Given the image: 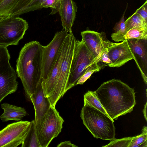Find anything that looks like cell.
<instances>
[{
  "label": "cell",
  "mask_w": 147,
  "mask_h": 147,
  "mask_svg": "<svg viewBox=\"0 0 147 147\" xmlns=\"http://www.w3.org/2000/svg\"><path fill=\"white\" fill-rule=\"evenodd\" d=\"M61 0H45L41 5V7L46 8L50 7L51 10L50 15H54L58 12Z\"/></svg>",
  "instance_id": "d4e9b609"
},
{
  "label": "cell",
  "mask_w": 147,
  "mask_h": 147,
  "mask_svg": "<svg viewBox=\"0 0 147 147\" xmlns=\"http://www.w3.org/2000/svg\"><path fill=\"white\" fill-rule=\"evenodd\" d=\"M30 122L20 121L8 125L0 131V147H17L23 142Z\"/></svg>",
  "instance_id": "30bf717a"
},
{
  "label": "cell",
  "mask_w": 147,
  "mask_h": 147,
  "mask_svg": "<svg viewBox=\"0 0 147 147\" xmlns=\"http://www.w3.org/2000/svg\"><path fill=\"white\" fill-rule=\"evenodd\" d=\"M68 34V32L63 28L61 31L56 33L49 44L43 46L42 65L43 81H45L48 78Z\"/></svg>",
  "instance_id": "9c48e42d"
},
{
  "label": "cell",
  "mask_w": 147,
  "mask_h": 147,
  "mask_svg": "<svg viewBox=\"0 0 147 147\" xmlns=\"http://www.w3.org/2000/svg\"><path fill=\"white\" fill-rule=\"evenodd\" d=\"M28 0H0V16H17L27 13Z\"/></svg>",
  "instance_id": "2e32d148"
},
{
  "label": "cell",
  "mask_w": 147,
  "mask_h": 147,
  "mask_svg": "<svg viewBox=\"0 0 147 147\" xmlns=\"http://www.w3.org/2000/svg\"><path fill=\"white\" fill-rule=\"evenodd\" d=\"M107 54L112 64L111 67H119L133 59L127 40L118 43L113 42L107 48Z\"/></svg>",
  "instance_id": "4fadbf2b"
},
{
  "label": "cell",
  "mask_w": 147,
  "mask_h": 147,
  "mask_svg": "<svg viewBox=\"0 0 147 147\" xmlns=\"http://www.w3.org/2000/svg\"><path fill=\"white\" fill-rule=\"evenodd\" d=\"M127 5L120 20L115 24L113 28L114 32L111 35L112 39L116 42L123 41V37L125 33L124 16Z\"/></svg>",
  "instance_id": "d6986e66"
},
{
  "label": "cell",
  "mask_w": 147,
  "mask_h": 147,
  "mask_svg": "<svg viewBox=\"0 0 147 147\" xmlns=\"http://www.w3.org/2000/svg\"><path fill=\"white\" fill-rule=\"evenodd\" d=\"M107 49L104 52L100 59L98 61L97 63L99 67L101 69L106 66L111 67L112 63L110 59L108 54Z\"/></svg>",
  "instance_id": "4316f807"
},
{
  "label": "cell",
  "mask_w": 147,
  "mask_h": 147,
  "mask_svg": "<svg viewBox=\"0 0 147 147\" xmlns=\"http://www.w3.org/2000/svg\"><path fill=\"white\" fill-rule=\"evenodd\" d=\"M76 40L73 33H68L65 40V50L60 65L55 92V102L56 104L65 93Z\"/></svg>",
  "instance_id": "ba28073f"
},
{
  "label": "cell",
  "mask_w": 147,
  "mask_h": 147,
  "mask_svg": "<svg viewBox=\"0 0 147 147\" xmlns=\"http://www.w3.org/2000/svg\"><path fill=\"white\" fill-rule=\"evenodd\" d=\"M94 92L113 120L131 112L136 104L134 89L119 80L113 79L104 82Z\"/></svg>",
  "instance_id": "6da1fadb"
},
{
  "label": "cell",
  "mask_w": 147,
  "mask_h": 147,
  "mask_svg": "<svg viewBox=\"0 0 147 147\" xmlns=\"http://www.w3.org/2000/svg\"><path fill=\"white\" fill-rule=\"evenodd\" d=\"M134 59L145 83H147V40H127Z\"/></svg>",
  "instance_id": "7c38bea8"
},
{
  "label": "cell",
  "mask_w": 147,
  "mask_h": 147,
  "mask_svg": "<svg viewBox=\"0 0 147 147\" xmlns=\"http://www.w3.org/2000/svg\"><path fill=\"white\" fill-rule=\"evenodd\" d=\"M147 102L144 105V107L143 110V112L144 117V118L146 121H147V115H146V110H147Z\"/></svg>",
  "instance_id": "4dcf8cb0"
},
{
  "label": "cell",
  "mask_w": 147,
  "mask_h": 147,
  "mask_svg": "<svg viewBox=\"0 0 147 147\" xmlns=\"http://www.w3.org/2000/svg\"><path fill=\"white\" fill-rule=\"evenodd\" d=\"M84 105H88L94 107L109 116L94 92L88 91L84 94Z\"/></svg>",
  "instance_id": "44dd1931"
},
{
  "label": "cell",
  "mask_w": 147,
  "mask_h": 147,
  "mask_svg": "<svg viewBox=\"0 0 147 147\" xmlns=\"http://www.w3.org/2000/svg\"><path fill=\"white\" fill-rule=\"evenodd\" d=\"M42 80L41 78L31 101L34 107L35 125L40 122L51 105L48 98L44 95L42 84Z\"/></svg>",
  "instance_id": "5bb4252c"
},
{
  "label": "cell",
  "mask_w": 147,
  "mask_h": 147,
  "mask_svg": "<svg viewBox=\"0 0 147 147\" xmlns=\"http://www.w3.org/2000/svg\"><path fill=\"white\" fill-rule=\"evenodd\" d=\"M82 40L95 58L96 63L107 49L113 43L107 40L105 33L87 28L80 32Z\"/></svg>",
  "instance_id": "8fae6325"
},
{
  "label": "cell",
  "mask_w": 147,
  "mask_h": 147,
  "mask_svg": "<svg viewBox=\"0 0 147 147\" xmlns=\"http://www.w3.org/2000/svg\"><path fill=\"white\" fill-rule=\"evenodd\" d=\"M21 144L22 147H41L36 135L34 120L30 122V128Z\"/></svg>",
  "instance_id": "ac0fdd59"
},
{
  "label": "cell",
  "mask_w": 147,
  "mask_h": 147,
  "mask_svg": "<svg viewBox=\"0 0 147 147\" xmlns=\"http://www.w3.org/2000/svg\"><path fill=\"white\" fill-rule=\"evenodd\" d=\"M96 63L95 58L83 41L76 40L65 93L76 85L79 79L88 68Z\"/></svg>",
  "instance_id": "277c9868"
},
{
  "label": "cell",
  "mask_w": 147,
  "mask_h": 147,
  "mask_svg": "<svg viewBox=\"0 0 147 147\" xmlns=\"http://www.w3.org/2000/svg\"><path fill=\"white\" fill-rule=\"evenodd\" d=\"M43 46L32 41L26 44L16 61V71L21 80L27 98L31 101L42 78Z\"/></svg>",
  "instance_id": "7a4b0ae2"
},
{
  "label": "cell",
  "mask_w": 147,
  "mask_h": 147,
  "mask_svg": "<svg viewBox=\"0 0 147 147\" xmlns=\"http://www.w3.org/2000/svg\"><path fill=\"white\" fill-rule=\"evenodd\" d=\"M45 0H28V12L41 9V5Z\"/></svg>",
  "instance_id": "83f0119b"
},
{
  "label": "cell",
  "mask_w": 147,
  "mask_h": 147,
  "mask_svg": "<svg viewBox=\"0 0 147 147\" xmlns=\"http://www.w3.org/2000/svg\"><path fill=\"white\" fill-rule=\"evenodd\" d=\"M131 39L147 40V28L136 27L127 31L123 37V41Z\"/></svg>",
  "instance_id": "7402d4cb"
},
{
  "label": "cell",
  "mask_w": 147,
  "mask_h": 147,
  "mask_svg": "<svg viewBox=\"0 0 147 147\" xmlns=\"http://www.w3.org/2000/svg\"><path fill=\"white\" fill-rule=\"evenodd\" d=\"M147 1L135 11L145 20L147 22Z\"/></svg>",
  "instance_id": "f1b7e54d"
},
{
  "label": "cell",
  "mask_w": 147,
  "mask_h": 147,
  "mask_svg": "<svg viewBox=\"0 0 147 147\" xmlns=\"http://www.w3.org/2000/svg\"><path fill=\"white\" fill-rule=\"evenodd\" d=\"M5 17L0 16V21L1 20Z\"/></svg>",
  "instance_id": "1f68e13d"
},
{
  "label": "cell",
  "mask_w": 147,
  "mask_h": 147,
  "mask_svg": "<svg viewBox=\"0 0 147 147\" xmlns=\"http://www.w3.org/2000/svg\"><path fill=\"white\" fill-rule=\"evenodd\" d=\"M28 27L27 22L22 18L5 17L0 21V46L17 45Z\"/></svg>",
  "instance_id": "8992f818"
},
{
  "label": "cell",
  "mask_w": 147,
  "mask_h": 147,
  "mask_svg": "<svg viewBox=\"0 0 147 147\" xmlns=\"http://www.w3.org/2000/svg\"><path fill=\"white\" fill-rule=\"evenodd\" d=\"M1 107L4 110L3 113L0 116V119L3 122L10 120L19 121L28 115L24 108L7 103H3Z\"/></svg>",
  "instance_id": "e0dca14e"
},
{
  "label": "cell",
  "mask_w": 147,
  "mask_h": 147,
  "mask_svg": "<svg viewBox=\"0 0 147 147\" xmlns=\"http://www.w3.org/2000/svg\"><path fill=\"white\" fill-rule=\"evenodd\" d=\"M101 69L97 63L90 66L87 69L84 74L80 78L76 83V85L83 84L90 77L94 72L99 71Z\"/></svg>",
  "instance_id": "cb8c5ba5"
},
{
  "label": "cell",
  "mask_w": 147,
  "mask_h": 147,
  "mask_svg": "<svg viewBox=\"0 0 147 147\" xmlns=\"http://www.w3.org/2000/svg\"><path fill=\"white\" fill-rule=\"evenodd\" d=\"M57 147H77L78 146L72 144L70 141L61 142L58 145Z\"/></svg>",
  "instance_id": "f546056e"
},
{
  "label": "cell",
  "mask_w": 147,
  "mask_h": 147,
  "mask_svg": "<svg viewBox=\"0 0 147 147\" xmlns=\"http://www.w3.org/2000/svg\"><path fill=\"white\" fill-rule=\"evenodd\" d=\"M64 121L55 107L52 105L40 122L35 125L37 136L41 147H48L61 132Z\"/></svg>",
  "instance_id": "5b68a950"
},
{
  "label": "cell",
  "mask_w": 147,
  "mask_h": 147,
  "mask_svg": "<svg viewBox=\"0 0 147 147\" xmlns=\"http://www.w3.org/2000/svg\"><path fill=\"white\" fill-rule=\"evenodd\" d=\"M125 33L129 30L134 27L147 28V22L135 12L125 21Z\"/></svg>",
  "instance_id": "ffe728a7"
},
{
  "label": "cell",
  "mask_w": 147,
  "mask_h": 147,
  "mask_svg": "<svg viewBox=\"0 0 147 147\" xmlns=\"http://www.w3.org/2000/svg\"><path fill=\"white\" fill-rule=\"evenodd\" d=\"M83 124L94 137L104 140L115 139L113 120L92 107L84 105L80 113Z\"/></svg>",
  "instance_id": "3957f363"
},
{
  "label": "cell",
  "mask_w": 147,
  "mask_h": 147,
  "mask_svg": "<svg viewBox=\"0 0 147 147\" xmlns=\"http://www.w3.org/2000/svg\"><path fill=\"white\" fill-rule=\"evenodd\" d=\"M132 137L123 138L120 139H115L111 141L105 147H128L133 138Z\"/></svg>",
  "instance_id": "484cf974"
},
{
  "label": "cell",
  "mask_w": 147,
  "mask_h": 147,
  "mask_svg": "<svg viewBox=\"0 0 147 147\" xmlns=\"http://www.w3.org/2000/svg\"><path fill=\"white\" fill-rule=\"evenodd\" d=\"M77 8L76 3L73 0H61L58 12L63 28L69 33H72L71 28L75 20Z\"/></svg>",
  "instance_id": "9a60e30c"
},
{
  "label": "cell",
  "mask_w": 147,
  "mask_h": 147,
  "mask_svg": "<svg viewBox=\"0 0 147 147\" xmlns=\"http://www.w3.org/2000/svg\"><path fill=\"white\" fill-rule=\"evenodd\" d=\"M10 59L7 47L0 46V103L18 87L17 73L10 63Z\"/></svg>",
  "instance_id": "52a82bcc"
},
{
  "label": "cell",
  "mask_w": 147,
  "mask_h": 147,
  "mask_svg": "<svg viewBox=\"0 0 147 147\" xmlns=\"http://www.w3.org/2000/svg\"><path fill=\"white\" fill-rule=\"evenodd\" d=\"M147 127L145 126L140 134L133 137L128 147H147Z\"/></svg>",
  "instance_id": "603a6c76"
}]
</instances>
